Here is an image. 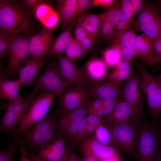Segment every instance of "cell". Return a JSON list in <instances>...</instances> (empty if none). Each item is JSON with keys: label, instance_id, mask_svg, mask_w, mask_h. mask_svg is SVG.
Masks as SVG:
<instances>
[{"label": "cell", "instance_id": "8992f818", "mask_svg": "<svg viewBox=\"0 0 161 161\" xmlns=\"http://www.w3.org/2000/svg\"><path fill=\"white\" fill-rule=\"evenodd\" d=\"M56 95L55 93L46 91L35 98L13 135L26 131L45 118Z\"/></svg>", "mask_w": 161, "mask_h": 161}, {"label": "cell", "instance_id": "44dd1931", "mask_svg": "<svg viewBox=\"0 0 161 161\" xmlns=\"http://www.w3.org/2000/svg\"><path fill=\"white\" fill-rule=\"evenodd\" d=\"M81 70L92 83L100 82L107 73V66L103 60L92 58L85 64Z\"/></svg>", "mask_w": 161, "mask_h": 161}, {"label": "cell", "instance_id": "d590c367", "mask_svg": "<svg viewBox=\"0 0 161 161\" xmlns=\"http://www.w3.org/2000/svg\"><path fill=\"white\" fill-rule=\"evenodd\" d=\"M105 13L95 14L90 13H84L78 17L100 28L105 18Z\"/></svg>", "mask_w": 161, "mask_h": 161}, {"label": "cell", "instance_id": "cb8c5ba5", "mask_svg": "<svg viewBox=\"0 0 161 161\" xmlns=\"http://www.w3.org/2000/svg\"><path fill=\"white\" fill-rule=\"evenodd\" d=\"M132 73L129 63L122 60L111 71L107 73L103 81L107 80L121 84L129 78Z\"/></svg>", "mask_w": 161, "mask_h": 161}, {"label": "cell", "instance_id": "7402d4cb", "mask_svg": "<svg viewBox=\"0 0 161 161\" xmlns=\"http://www.w3.org/2000/svg\"><path fill=\"white\" fill-rule=\"evenodd\" d=\"M77 0H58L56 1L57 13L61 22L63 30L76 19Z\"/></svg>", "mask_w": 161, "mask_h": 161}, {"label": "cell", "instance_id": "ee69618b", "mask_svg": "<svg viewBox=\"0 0 161 161\" xmlns=\"http://www.w3.org/2000/svg\"><path fill=\"white\" fill-rule=\"evenodd\" d=\"M155 51L154 65H157L161 62V35L153 41Z\"/></svg>", "mask_w": 161, "mask_h": 161}, {"label": "cell", "instance_id": "f5cc1de1", "mask_svg": "<svg viewBox=\"0 0 161 161\" xmlns=\"http://www.w3.org/2000/svg\"><path fill=\"white\" fill-rule=\"evenodd\" d=\"M88 106L95 110H97L104 107L103 100L99 99H95L92 101H90Z\"/></svg>", "mask_w": 161, "mask_h": 161}, {"label": "cell", "instance_id": "6125c7cd", "mask_svg": "<svg viewBox=\"0 0 161 161\" xmlns=\"http://www.w3.org/2000/svg\"><path fill=\"white\" fill-rule=\"evenodd\" d=\"M159 5V8H160V12L161 13V0H159L158 1Z\"/></svg>", "mask_w": 161, "mask_h": 161}, {"label": "cell", "instance_id": "e575fe53", "mask_svg": "<svg viewBox=\"0 0 161 161\" xmlns=\"http://www.w3.org/2000/svg\"><path fill=\"white\" fill-rule=\"evenodd\" d=\"M120 1L122 7L128 10L134 15L140 12L143 6L141 0H122Z\"/></svg>", "mask_w": 161, "mask_h": 161}, {"label": "cell", "instance_id": "8d00e7d4", "mask_svg": "<svg viewBox=\"0 0 161 161\" xmlns=\"http://www.w3.org/2000/svg\"><path fill=\"white\" fill-rule=\"evenodd\" d=\"M112 43L117 44L120 49L122 60L130 63L135 57H137L136 52L131 49L118 42H112Z\"/></svg>", "mask_w": 161, "mask_h": 161}, {"label": "cell", "instance_id": "9a60e30c", "mask_svg": "<svg viewBox=\"0 0 161 161\" xmlns=\"http://www.w3.org/2000/svg\"><path fill=\"white\" fill-rule=\"evenodd\" d=\"M90 97L103 100L120 97V84L110 81L92 83L86 87Z\"/></svg>", "mask_w": 161, "mask_h": 161}, {"label": "cell", "instance_id": "6f0895ef", "mask_svg": "<svg viewBox=\"0 0 161 161\" xmlns=\"http://www.w3.org/2000/svg\"><path fill=\"white\" fill-rule=\"evenodd\" d=\"M158 139L159 148L161 150V119L160 123L159 130L158 131Z\"/></svg>", "mask_w": 161, "mask_h": 161}, {"label": "cell", "instance_id": "60d3db41", "mask_svg": "<svg viewBox=\"0 0 161 161\" xmlns=\"http://www.w3.org/2000/svg\"><path fill=\"white\" fill-rule=\"evenodd\" d=\"M87 124V117L85 116L79 125L74 140L75 142L82 140L88 136L86 129Z\"/></svg>", "mask_w": 161, "mask_h": 161}, {"label": "cell", "instance_id": "d6a6232c", "mask_svg": "<svg viewBox=\"0 0 161 161\" xmlns=\"http://www.w3.org/2000/svg\"><path fill=\"white\" fill-rule=\"evenodd\" d=\"M136 30H134L130 29L122 35L118 40L112 42H119L128 47L136 51Z\"/></svg>", "mask_w": 161, "mask_h": 161}, {"label": "cell", "instance_id": "f35d334b", "mask_svg": "<svg viewBox=\"0 0 161 161\" xmlns=\"http://www.w3.org/2000/svg\"><path fill=\"white\" fill-rule=\"evenodd\" d=\"M133 23L119 21L116 25L115 37L112 41L118 40L122 35L130 30L132 27Z\"/></svg>", "mask_w": 161, "mask_h": 161}, {"label": "cell", "instance_id": "7a4b0ae2", "mask_svg": "<svg viewBox=\"0 0 161 161\" xmlns=\"http://www.w3.org/2000/svg\"><path fill=\"white\" fill-rule=\"evenodd\" d=\"M58 120L55 115L50 114L19 135L29 147L30 152L36 154L44 146L59 137L57 129Z\"/></svg>", "mask_w": 161, "mask_h": 161}, {"label": "cell", "instance_id": "91938a15", "mask_svg": "<svg viewBox=\"0 0 161 161\" xmlns=\"http://www.w3.org/2000/svg\"><path fill=\"white\" fill-rule=\"evenodd\" d=\"M84 161H101V160L92 157H89L84 158Z\"/></svg>", "mask_w": 161, "mask_h": 161}, {"label": "cell", "instance_id": "ab89813d", "mask_svg": "<svg viewBox=\"0 0 161 161\" xmlns=\"http://www.w3.org/2000/svg\"><path fill=\"white\" fill-rule=\"evenodd\" d=\"M10 35L0 32V57L3 58L8 55Z\"/></svg>", "mask_w": 161, "mask_h": 161}, {"label": "cell", "instance_id": "4316f807", "mask_svg": "<svg viewBox=\"0 0 161 161\" xmlns=\"http://www.w3.org/2000/svg\"><path fill=\"white\" fill-rule=\"evenodd\" d=\"M4 112L1 121L0 131L5 132L8 137L10 134H13L14 127L20 124L23 118L8 112Z\"/></svg>", "mask_w": 161, "mask_h": 161}, {"label": "cell", "instance_id": "b9f144b4", "mask_svg": "<svg viewBox=\"0 0 161 161\" xmlns=\"http://www.w3.org/2000/svg\"><path fill=\"white\" fill-rule=\"evenodd\" d=\"M92 0H77L76 18L84 13L86 10L89 9Z\"/></svg>", "mask_w": 161, "mask_h": 161}, {"label": "cell", "instance_id": "603a6c76", "mask_svg": "<svg viewBox=\"0 0 161 161\" xmlns=\"http://www.w3.org/2000/svg\"><path fill=\"white\" fill-rule=\"evenodd\" d=\"M133 112L130 105L122 100L116 105L110 114L102 119V123L113 125L127 121L133 116Z\"/></svg>", "mask_w": 161, "mask_h": 161}, {"label": "cell", "instance_id": "9c48e42d", "mask_svg": "<svg viewBox=\"0 0 161 161\" xmlns=\"http://www.w3.org/2000/svg\"><path fill=\"white\" fill-rule=\"evenodd\" d=\"M132 27L154 41L161 35V18L157 9L150 4L143 8L134 21Z\"/></svg>", "mask_w": 161, "mask_h": 161}, {"label": "cell", "instance_id": "4dcf8cb0", "mask_svg": "<svg viewBox=\"0 0 161 161\" xmlns=\"http://www.w3.org/2000/svg\"><path fill=\"white\" fill-rule=\"evenodd\" d=\"M121 7L120 1H115L105 12V16L104 20L115 26L119 21V15Z\"/></svg>", "mask_w": 161, "mask_h": 161}, {"label": "cell", "instance_id": "9f6ffc18", "mask_svg": "<svg viewBox=\"0 0 161 161\" xmlns=\"http://www.w3.org/2000/svg\"><path fill=\"white\" fill-rule=\"evenodd\" d=\"M122 160V157H116L104 159L101 161H121Z\"/></svg>", "mask_w": 161, "mask_h": 161}, {"label": "cell", "instance_id": "5bb4252c", "mask_svg": "<svg viewBox=\"0 0 161 161\" xmlns=\"http://www.w3.org/2000/svg\"><path fill=\"white\" fill-rule=\"evenodd\" d=\"M52 29L44 27L41 31L30 37L29 42L30 55L33 58L42 60L47 54L53 38Z\"/></svg>", "mask_w": 161, "mask_h": 161}, {"label": "cell", "instance_id": "c3c4849f", "mask_svg": "<svg viewBox=\"0 0 161 161\" xmlns=\"http://www.w3.org/2000/svg\"><path fill=\"white\" fill-rule=\"evenodd\" d=\"M45 2L41 0H23L22 3L32 14L39 5Z\"/></svg>", "mask_w": 161, "mask_h": 161}, {"label": "cell", "instance_id": "30bf717a", "mask_svg": "<svg viewBox=\"0 0 161 161\" xmlns=\"http://www.w3.org/2000/svg\"><path fill=\"white\" fill-rule=\"evenodd\" d=\"M141 83L140 77L132 73L121 88L120 97L128 103L133 112L132 117L141 120L143 103L141 99Z\"/></svg>", "mask_w": 161, "mask_h": 161}, {"label": "cell", "instance_id": "6da1fadb", "mask_svg": "<svg viewBox=\"0 0 161 161\" xmlns=\"http://www.w3.org/2000/svg\"><path fill=\"white\" fill-rule=\"evenodd\" d=\"M32 15L22 2L0 0V31L10 36L32 32Z\"/></svg>", "mask_w": 161, "mask_h": 161}, {"label": "cell", "instance_id": "bcb514c9", "mask_svg": "<svg viewBox=\"0 0 161 161\" xmlns=\"http://www.w3.org/2000/svg\"><path fill=\"white\" fill-rule=\"evenodd\" d=\"M135 15L127 9L121 7L119 15V21L133 23Z\"/></svg>", "mask_w": 161, "mask_h": 161}, {"label": "cell", "instance_id": "db71d44e", "mask_svg": "<svg viewBox=\"0 0 161 161\" xmlns=\"http://www.w3.org/2000/svg\"><path fill=\"white\" fill-rule=\"evenodd\" d=\"M74 146L68 150L67 155L66 161H83L81 160L75 154L74 150Z\"/></svg>", "mask_w": 161, "mask_h": 161}, {"label": "cell", "instance_id": "5b68a950", "mask_svg": "<svg viewBox=\"0 0 161 161\" xmlns=\"http://www.w3.org/2000/svg\"><path fill=\"white\" fill-rule=\"evenodd\" d=\"M160 150L158 131L155 124L141 122L136 145V161H151Z\"/></svg>", "mask_w": 161, "mask_h": 161}, {"label": "cell", "instance_id": "4fadbf2b", "mask_svg": "<svg viewBox=\"0 0 161 161\" xmlns=\"http://www.w3.org/2000/svg\"><path fill=\"white\" fill-rule=\"evenodd\" d=\"M58 59L61 73L67 81V86L73 85L75 86L86 87L92 83L72 60L65 56Z\"/></svg>", "mask_w": 161, "mask_h": 161}, {"label": "cell", "instance_id": "ac0fdd59", "mask_svg": "<svg viewBox=\"0 0 161 161\" xmlns=\"http://www.w3.org/2000/svg\"><path fill=\"white\" fill-rule=\"evenodd\" d=\"M38 90L35 87L29 94L15 100L4 103L1 106L4 112H9L23 118L28 110L33 103L34 97Z\"/></svg>", "mask_w": 161, "mask_h": 161}, {"label": "cell", "instance_id": "ffe728a7", "mask_svg": "<svg viewBox=\"0 0 161 161\" xmlns=\"http://www.w3.org/2000/svg\"><path fill=\"white\" fill-rule=\"evenodd\" d=\"M76 23L75 19L63 30L55 40L46 57L48 58L49 56L52 55L56 56L58 58L63 56V52L73 38L72 32L73 28Z\"/></svg>", "mask_w": 161, "mask_h": 161}, {"label": "cell", "instance_id": "f1b7e54d", "mask_svg": "<svg viewBox=\"0 0 161 161\" xmlns=\"http://www.w3.org/2000/svg\"><path fill=\"white\" fill-rule=\"evenodd\" d=\"M94 136L97 141L105 145H111V125L101 123L95 129Z\"/></svg>", "mask_w": 161, "mask_h": 161}, {"label": "cell", "instance_id": "f6af8a7d", "mask_svg": "<svg viewBox=\"0 0 161 161\" xmlns=\"http://www.w3.org/2000/svg\"><path fill=\"white\" fill-rule=\"evenodd\" d=\"M97 38L89 35L84 38L80 43L86 53L90 52L94 47Z\"/></svg>", "mask_w": 161, "mask_h": 161}, {"label": "cell", "instance_id": "d4e9b609", "mask_svg": "<svg viewBox=\"0 0 161 161\" xmlns=\"http://www.w3.org/2000/svg\"><path fill=\"white\" fill-rule=\"evenodd\" d=\"M20 88L18 80H13L0 78V97L1 98L7 99L9 102L18 99L21 97L18 94Z\"/></svg>", "mask_w": 161, "mask_h": 161}, {"label": "cell", "instance_id": "7dc6e473", "mask_svg": "<svg viewBox=\"0 0 161 161\" xmlns=\"http://www.w3.org/2000/svg\"><path fill=\"white\" fill-rule=\"evenodd\" d=\"M69 124V119L68 115L64 116H59L58 120V128L62 135H65Z\"/></svg>", "mask_w": 161, "mask_h": 161}, {"label": "cell", "instance_id": "8fae6325", "mask_svg": "<svg viewBox=\"0 0 161 161\" xmlns=\"http://www.w3.org/2000/svg\"><path fill=\"white\" fill-rule=\"evenodd\" d=\"M90 97L83 87L75 86L69 89L60 97L59 116L67 115L73 111L88 103L90 101Z\"/></svg>", "mask_w": 161, "mask_h": 161}, {"label": "cell", "instance_id": "11a10c76", "mask_svg": "<svg viewBox=\"0 0 161 161\" xmlns=\"http://www.w3.org/2000/svg\"><path fill=\"white\" fill-rule=\"evenodd\" d=\"M27 154L31 161H47L39 158L36 154H33L27 150Z\"/></svg>", "mask_w": 161, "mask_h": 161}, {"label": "cell", "instance_id": "681fc988", "mask_svg": "<svg viewBox=\"0 0 161 161\" xmlns=\"http://www.w3.org/2000/svg\"><path fill=\"white\" fill-rule=\"evenodd\" d=\"M114 0H93L89 7V8L95 7H101L108 8L115 1Z\"/></svg>", "mask_w": 161, "mask_h": 161}, {"label": "cell", "instance_id": "52a82bcc", "mask_svg": "<svg viewBox=\"0 0 161 161\" xmlns=\"http://www.w3.org/2000/svg\"><path fill=\"white\" fill-rule=\"evenodd\" d=\"M136 67L150 114L154 120L161 114V84L142 65L138 64Z\"/></svg>", "mask_w": 161, "mask_h": 161}, {"label": "cell", "instance_id": "816d5d0a", "mask_svg": "<svg viewBox=\"0 0 161 161\" xmlns=\"http://www.w3.org/2000/svg\"><path fill=\"white\" fill-rule=\"evenodd\" d=\"M88 123L96 128L101 123L102 118L96 115L87 114Z\"/></svg>", "mask_w": 161, "mask_h": 161}, {"label": "cell", "instance_id": "1f68e13d", "mask_svg": "<svg viewBox=\"0 0 161 161\" xmlns=\"http://www.w3.org/2000/svg\"><path fill=\"white\" fill-rule=\"evenodd\" d=\"M18 135L13 136V143L6 150L0 151V161H13L14 156L19 144Z\"/></svg>", "mask_w": 161, "mask_h": 161}, {"label": "cell", "instance_id": "7c38bea8", "mask_svg": "<svg viewBox=\"0 0 161 161\" xmlns=\"http://www.w3.org/2000/svg\"><path fill=\"white\" fill-rule=\"evenodd\" d=\"M82 140L80 150L84 158L92 157L102 160L113 157H121L113 146L101 144L94 135L88 136Z\"/></svg>", "mask_w": 161, "mask_h": 161}, {"label": "cell", "instance_id": "f546056e", "mask_svg": "<svg viewBox=\"0 0 161 161\" xmlns=\"http://www.w3.org/2000/svg\"><path fill=\"white\" fill-rule=\"evenodd\" d=\"M64 52V56L72 61L82 57L86 53L80 44L76 41L74 38Z\"/></svg>", "mask_w": 161, "mask_h": 161}, {"label": "cell", "instance_id": "680465c9", "mask_svg": "<svg viewBox=\"0 0 161 161\" xmlns=\"http://www.w3.org/2000/svg\"><path fill=\"white\" fill-rule=\"evenodd\" d=\"M160 150L151 161H161V153H160Z\"/></svg>", "mask_w": 161, "mask_h": 161}, {"label": "cell", "instance_id": "d6986e66", "mask_svg": "<svg viewBox=\"0 0 161 161\" xmlns=\"http://www.w3.org/2000/svg\"><path fill=\"white\" fill-rule=\"evenodd\" d=\"M136 52L138 57L147 65H154V46L153 40L143 33L137 36Z\"/></svg>", "mask_w": 161, "mask_h": 161}, {"label": "cell", "instance_id": "83f0119b", "mask_svg": "<svg viewBox=\"0 0 161 161\" xmlns=\"http://www.w3.org/2000/svg\"><path fill=\"white\" fill-rule=\"evenodd\" d=\"M102 55V60L107 67H114L122 60L119 48L115 44L103 51Z\"/></svg>", "mask_w": 161, "mask_h": 161}, {"label": "cell", "instance_id": "74e56055", "mask_svg": "<svg viewBox=\"0 0 161 161\" xmlns=\"http://www.w3.org/2000/svg\"><path fill=\"white\" fill-rule=\"evenodd\" d=\"M77 23L83 28L88 32L96 38L100 34V28L78 17L76 18Z\"/></svg>", "mask_w": 161, "mask_h": 161}, {"label": "cell", "instance_id": "7bdbcfd3", "mask_svg": "<svg viewBox=\"0 0 161 161\" xmlns=\"http://www.w3.org/2000/svg\"><path fill=\"white\" fill-rule=\"evenodd\" d=\"M74 33V39L80 43L86 37L91 35L77 23L75 26Z\"/></svg>", "mask_w": 161, "mask_h": 161}, {"label": "cell", "instance_id": "f907efd6", "mask_svg": "<svg viewBox=\"0 0 161 161\" xmlns=\"http://www.w3.org/2000/svg\"><path fill=\"white\" fill-rule=\"evenodd\" d=\"M18 145L20 150L19 161H31L27 156V149L24 146L25 144L20 136H19Z\"/></svg>", "mask_w": 161, "mask_h": 161}, {"label": "cell", "instance_id": "e0dca14e", "mask_svg": "<svg viewBox=\"0 0 161 161\" xmlns=\"http://www.w3.org/2000/svg\"><path fill=\"white\" fill-rule=\"evenodd\" d=\"M47 58L42 60L30 58L20 70L18 80L21 87L33 83L34 78L38 73L47 61Z\"/></svg>", "mask_w": 161, "mask_h": 161}, {"label": "cell", "instance_id": "277c9868", "mask_svg": "<svg viewBox=\"0 0 161 161\" xmlns=\"http://www.w3.org/2000/svg\"><path fill=\"white\" fill-rule=\"evenodd\" d=\"M33 35L31 32L10 36L6 76L13 77L18 75L20 70L29 58V40Z\"/></svg>", "mask_w": 161, "mask_h": 161}, {"label": "cell", "instance_id": "94428289", "mask_svg": "<svg viewBox=\"0 0 161 161\" xmlns=\"http://www.w3.org/2000/svg\"><path fill=\"white\" fill-rule=\"evenodd\" d=\"M155 78L157 81L161 84V73L159 75L156 76Z\"/></svg>", "mask_w": 161, "mask_h": 161}, {"label": "cell", "instance_id": "3957f363", "mask_svg": "<svg viewBox=\"0 0 161 161\" xmlns=\"http://www.w3.org/2000/svg\"><path fill=\"white\" fill-rule=\"evenodd\" d=\"M141 122L133 117L111 125L113 146L123 154L136 158V148Z\"/></svg>", "mask_w": 161, "mask_h": 161}, {"label": "cell", "instance_id": "836d02e7", "mask_svg": "<svg viewBox=\"0 0 161 161\" xmlns=\"http://www.w3.org/2000/svg\"><path fill=\"white\" fill-rule=\"evenodd\" d=\"M100 34L101 40L112 41L115 37V26L103 20L100 27Z\"/></svg>", "mask_w": 161, "mask_h": 161}, {"label": "cell", "instance_id": "ba28073f", "mask_svg": "<svg viewBox=\"0 0 161 161\" xmlns=\"http://www.w3.org/2000/svg\"><path fill=\"white\" fill-rule=\"evenodd\" d=\"M35 87L38 91L43 89L61 94L67 86V81L60 70L58 60L51 61L47 64L43 73L34 80Z\"/></svg>", "mask_w": 161, "mask_h": 161}, {"label": "cell", "instance_id": "484cf974", "mask_svg": "<svg viewBox=\"0 0 161 161\" xmlns=\"http://www.w3.org/2000/svg\"><path fill=\"white\" fill-rule=\"evenodd\" d=\"M88 103L73 111L68 115L69 119V124L65 135L72 140H74L81 120L87 114Z\"/></svg>", "mask_w": 161, "mask_h": 161}, {"label": "cell", "instance_id": "2e32d148", "mask_svg": "<svg viewBox=\"0 0 161 161\" xmlns=\"http://www.w3.org/2000/svg\"><path fill=\"white\" fill-rule=\"evenodd\" d=\"M68 150L65 140L61 135L52 143L42 147L35 154L47 161H66Z\"/></svg>", "mask_w": 161, "mask_h": 161}]
</instances>
